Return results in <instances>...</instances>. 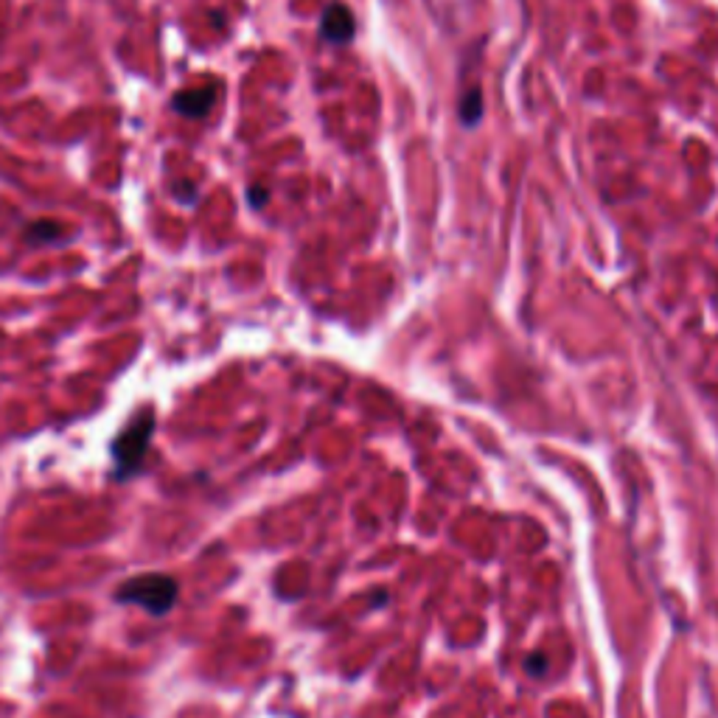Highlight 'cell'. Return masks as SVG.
I'll use <instances>...</instances> for the list:
<instances>
[{"instance_id": "1", "label": "cell", "mask_w": 718, "mask_h": 718, "mask_svg": "<svg viewBox=\"0 0 718 718\" xmlns=\"http://www.w3.org/2000/svg\"><path fill=\"white\" fill-rule=\"evenodd\" d=\"M180 595V586L172 575L163 573H146V575H135L130 581H123L115 589V601L118 604H135L143 612H149L152 617H163L174 609Z\"/></svg>"}, {"instance_id": "2", "label": "cell", "mask_w": 718, "mask_h": 718, "mask_svg": "<svg viewBox=\"0 0 718 718\" xmlns=\"http://www.w3.org/2000/svg\"><path fill=\"white\" fill-rule=\"evenodd\" d=\"M152 432H154V413L149 408L133 416V421L118 432V438L113 441V463H115L113 477L118 483L135 475L143 466V457L152 444Z\"/></svg>"}, {"instance_id": "3", "label": "cell", "mask_w": 718, "mask_h": 718, "mask_svg": "<svg viewBox=\"0 0 718 718\" xmlns=\"http://www.w3.org/2000/svg\"><path fill=\"white\" fill-rule=\"evenodd\" d=\"M357 34L354 12L342 4H331L320 17V37L331 45H349Z\"/></svg>"}, {"instance_id": "4", "label": "cell", "mask_w": 718, "mask_h": 718, "mask_svg": "<svg viewBox=\"0 0 718 718\" xmlns=\"http://www.w3.org/2000/svg\"><path fill=\"white\" fill-rule=\"evenodd\" d=\"M216 87L213 84H205V87H192V90H182L172 99V110L182 118H205L213 104H216Z\"/></svg>"}, {"instance_id": "5", "label": "cell", "mask_w": 718, "mask_h": 718, "mask_svg": "<svg viewBox=\"0 0 718 718\" xmlns=\"http://www.w3.org/2000/svg\"><path fill=\"white\" fill-rule=\"evenodd\" d=\"M457 118L466 130H475L483 121V90L472 84L469 90H463V96L457 102Z\"/></svg>"}, {"instance_id": "6", "label": "cell", "mask_w": 718, "mask_h": 718, "mask_svg": "<svg viewBox=\"0 0 718 718\" xmlns=\"http://www.w3.org/2000/svg\"><path fill=\"white\" fill-rule=\"evenodd\" d=\"M65 239V225L56 222V220H34L28 228H25V241L31 247H40V244H56Z\"/></svg>"}, {"instance_id": "7", "label": "cell", "mask_w": 718, "mask_h": 718, "mask_svg": "<svg viewBox=\"0 0 718 718\" xmlns=\"http://www.w3.org/2000/svg\"><path fill=\"white\" fill-rule=\"evenodd\" d=\"M172 194H174L182 205H197V200H200V189H197V185H194L192 180H177V182L172 185Z\"/></svg>"}, {"instance_id": "8", "label": "cell", "mask_w": 718, "mask_h": 718, "mask_svg": "<svg viewBox=\"0 0 718 718\" xmlns=\"http://www.w3.org/2000/svg\"><path fill=\"white\" fill-rule=\"evenodd\" d=\"M247 202H250V208L261 211L270 202V189H267V185H250V189H247Z\"/></svg>"}, {"instance_id": "9", "label": "cell", "mask_w": 718, "mask_h": 718, "mask_svg": "<svg viewBox=\"0 0 718 718\" xmlns=\"http://www.w3.org/2000/svg\"><path fill=\"white\" fill-rule=\"evenodd\" d=\"M539 663H542V654H534V657H530V663H527V668L534 671V674H542L545 668H542Z\"/></svg>"}]
</instances>
